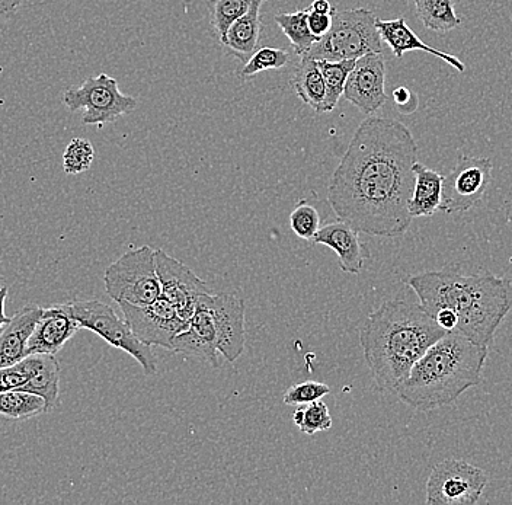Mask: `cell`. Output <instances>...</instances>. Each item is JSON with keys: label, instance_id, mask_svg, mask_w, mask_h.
<instances>
[{"label": "cell", "instance_id": "28", "mask_svg": "<svg viewBox=\"0 0 512 505\" xmlns=\"http://www.w3.org/2000/svg\"><path fill=\"white\" fill-rule=\"evenodd\" d=\"M252 0H211V25L222 43L229 28L251 8Z\"/></svg>", "mask_w": 512, "mask_h": 505}, {"label": "cell", "instance_id": "39", "mask_svg": "<svg viewBox=\"0 0 512 505\" xmlns=\"http://www.w3.org/2000/svg\"><path fill=\"white\" fill-rule=\"evenodd\" d=\"M24 0H0V15H9L15 12Z\"/></svg>", "mask_w": 512, "mask_h": 505}, {"label": "cell", "instance_id": "4", "mask_svg": "<svg viewBox=\"0 0 512 505\" xmlns=\"http://www.w3.org/2000/svg\"><path fill=\"white\" fill-rule=\"evenodd\" d=\"M488 354V345L448 332L416 361L411 375L395 393L400 401L418 411L446 407L479 385Z\"/></svg>", "mask_w": 512, "mask_h": 505}, {"label": "cell", "instance_id": "30", "mask_svg": "<svg viewBox=\"0 0 512 505\" xmlns=\"http://www.w3.org/2000/svg\"><path fill=\"white\" fill-rule=\"evenodd\" d=\"M43 364V354H32L12 366L0 369V392L21 389L37 375Z\"/></svg>", "mask_w": 512, "mask_h": 505}, {"label": "cell", "instance_id": "17", "mask_svg": "<svg viewBox=\"0 0 512 505\" xmlns=\"http://www.w3.org/2000/svg\"><path fill=\"white\" fill-rule=\"evenodd\" d=\"M310 244L331 248L338 255L339 267L348 274H360L370 258V251L361 241L360 232L344 220L320 228Z\"/></svg>", "mask_w": 512, "mask_h": 505}, {"label": "cell", "instance_id": "6", "mask_svg": "<svg viewBox=\"0 0 512 505\" xmlns=\"http://www.w3.org/2000/svg\"><path fill=\"white\" fill-rule=\"evenodd\" d=\"M155 249L133 248L105 270V292L115 303L147 306L162 296Z\"/></svg>", "mask_w": 512, "mask_h": 505}, {"label": "cell", "instance_id": "37", "mask_svg": "<svg viewBox=\"0 0 512 505\" xmlns=\"http://www.w3.org/2000/svg\"><path fill=\"white\" fill-rule=\"evenodd\" d=\"M6 297H8V287L0 286V334H2L3 328H5L12 319L5 313Z\"/></svg>", "mask_w": 512, "mask_h": 505}, {"label": "cell", "instance_id": "2", "mask_svg": "<svg viewBox=\"0 0 512 505\" xmlns=\"http://www.w3.org/2000/svg\"><path fill=\"white\" fill-rule=\"evenodd\" d=\"M448 332L421 305L390 300L367 316L360 344L380 391L395 392L416 361Z\"/></svg>", "mask_w": 512, "mask_h": 505}, {"label": "cell", "instance_id": "29", "mask_svg": "<svg viewBox=\"0 0 512 505\" xmlns=\"http://www.w3.org/2000/svg\"><path fill=\"white\" fill-rule=\"evenodd\" d=\"M293 423L303 434L315 436L320 431L331 430L334 420L328 405L320 399L296 409L293 414Z\"/></svg>", "mask_w": 512, "mask_h": 505}, {"label": "cell", "instance_id": "41", "mask_svg": "<svg viewBox=\"0 0 512 505\" xmlns=\"http://www.w3.org/2000/svg\"><path fill=\"white\" fill-rule=\"evenodd\" d=\"M262 2H267V0H262Z\"/></svg>", "mask_w": 512, "mask_h": 505}, {"label": "cell", "instance_id": "13", "mask_svg": "<svg viewBox=\"0 0 512 505\" xmlns=\"http://www.w3.org/2000/svg\"><path fill=\"white\" fill-rule=\"evenodd\" d=\"M204 300L216 326L217 350L224 359L235 363L245 351V302L230 293H207Z\"/></svg>", "mask_w": 512, "mask_h": 505}, {"label": "cell", "instance_id": "16", "mask_svg": "<svg viewBox=\"0 0 512 505\" xmlns=\"http://www.w3.org/2000/svg\"><path fill=\"white\" fill-rule=\"evenodd\" d=\"M80 329L82 328L72 315L69 303L44 308L43 315L35 325L34 332L28 341L27 356L32 354L56 356Z\"/></svg>", "mask_w": 512, "mask_h": 505}, {"label": "cell", "instance_id": "11", "mask_svg": "<svg viewBox=\"0 0 512 505\" xmlns=\"http://www.w3.org/2000/svg\"><path fill=\"white\" fill-rule=\"evenodd\" d=\"M492 180V162L488 158L463 156L443 180L440 210L447 214L469 212L478 206Z\"/></svg>", "mask_w": 512, "mask_h": 505}, {"label": "cell", "instance_id": "40", "mask_svg": "<svg viewBox=\"0 0 512 505\" xmlns=\"http://www.w3.org/2000/svg\"><path fill=\"white\" fill-rule=\"evenodd\" d=\"M0 283H2V277H0Z\"/></svg>", "mask_w": 512, "mask_h": 505}, {"label": "cell", "instance_id": "19", "mask_svg": "<svg viewBox=\"0 0 512 505\" xmlns=\"http://www.w3.org/2000/svg\"><path fill=\"white\" fill-rule=\"evenodd\" d=\"M376 27L379 30L380 37L387 46L392 49L393 54L396 57H402L403 54L409 53V51H425V53L432 54V56L440 57L447 65L456 69L457 72L463 73L466 70V66L462 63V60L457 59L453 54L444 53L434 49V47L425 44L421 38L416 37L414 31L408 27L405 18L400 17L396 19H390V21H384V19H376Z\"/></svg>", "mask_w": 512, "mask_h": 505}, {"label": "cell", "instance_id": "35", "mask_svg": "<svg viewBox=\"0 0 512 505\" xmlns=\"http://www.w3.org/2000/svg\"><path fill=\"white\" fill-rule=\"evenodd\" d=\"M335 14V12H334ZM334 14H316V12H309V30L310 33L315 35L318 40L329 33L331 30L332 22H334Z\"/></svg>", "mask_w": 512, "mask_h": 505}, {"label": "cell", "instance_id": "31", "mask_svg": "<svg viewBox=\"0 0 512 505\" xmlns=\"http://www.w3.org/2000/svg\"><path fill=\"white\" fill-rule=\"evenodd\" d=\"M288 62H290V54H288L287 50L261 47V49L256 50L252 54L251 59L239 70V78L252 79L258 73L281 69Z\"/></svg>", "mask_w": 512, "mask_h": 505}, {"label": "cell", "instance_id": "18", "mask_svg": "<svg viewBox=\"0 0 512 505\" xmlns=\"http://www.w3.org/2000/svg\"><path fill=\"white\" fill-rule=\"evenodd\" d=\"M43 309L37 305L24 306L3 328L0 334V369L12 366L27 357L28 341L43 315Z\"/></svg>", "mask_w": 512, "mask_h": 505}, {"label": "cell", "instance_id": "33", "mask_svg": "<svg viewBox=\"0 0 512 505\" xmlns=\"http://www.w3.org/2000/svg\"><path fill=\"white\" fill-rule=\"evenodd\" d=\"M290 228L303 241L312 242L320 229V216L312 204L302 201L290 214Z\"/></svg>", "mask_w": 512, "mask_h": 505}, {"label": "cell", "instance_id": "25", "mask_svg": "<svg viewBox=\"0 0 512 505\" xmlns=\"http://www.w3.org/2000/svg\"><path fill=\"white\" fill-rule=\"evenodd\" d=\"M416 15L428 30L435 33H448L462 24L456 14L453 0H415Z\"/></svg>", "mask_w": 512, "mask_h": 505}, {"label": "cell", "instance_id": "26", "mask_svg": "<svg viewBox=\"0 0 512 505\" xmlns=\"http://www.w3.org/2000/svg\"><path fill=\"white\" fill-rule=\"evenodd\" d=\"M357 60H342V62H329L318 60L323 81H325L326 95L320 113H332L338 105L339 99L344 97L345 83Z\"/></svg>", "mask_w": 512, "mask_h": 505}, {"label": "cell", "instance_id": "15", "mask_svg": "<svg viewBox=\"0 0 512 505\" xmlns=\"http://www.w3.org/2000/svg\"><path fill=\"white\" fill-rule=\"evenodd\" d=\"M204 296L198 302L197 309L184 331L176 335L171 353L184 354V356L206 361L213 367H219L216 326Z\"/></svg>", "mask_w": 512, "mask_h": 505}, {"label": "cell", "instance_id": "8", "mask_svg": "<svg viewBox=\"0 0 512 505\" xmlns=\"http://www.w3.org/2000/svg\"><path fill=\"white\" fill-rule=\"evenodd\" d=\"M63 102L72 113L82 111L86 126H104L114 123L121 115L136 110V98L124 95L118 82L107 73L86 79L79 86H70L63 95Z\"/></svg>", "mask_w": 512, "mask_h": 505}, {"label": "cell", "instance_id": "22", "mask_svg": "<svg viewBox=\"0 0 512 505\" xmlns=\"http://www.w3.org/2000/svg\"><path fill=\"white\" fill-rule=\"evenodd\" d=\"M291 88L304 104L320 113L325 101L326 86L318 60L300 57V63L291 75Z\"/></svg>", "mask_w": 512, "mask_h": 505}, {"label": "cell", "instance_id": "12", "mask_svg": "<svg viewBox=\"0 0 512 505\" xmlns=\"http://www.w3.org/2000/svg\"><path fill=\"white\" fill-rule=\"evenodd\" d=\"M155 257L162 296L175 306L185 321H190L201 297L210 293L207 284L191 268L163 249H156Z\"/></svg>", "mask_w": 512, "mask_h": 505}, {"label": "cell", "instance_id": "7", "mask_svg": "<svg viewBox=\"0 0 512 505\" xmlns=\"http://www.w3.org/2000/svg\"><path fill=\"white\" fill-rule=\"evenodd\" d=\"M69 308L80 328L89 329L111 347L133 357L142 366L144 375L155 376L158 373V360L152 347L143 344L133 334L126 319H121L110 305L99 300H76L69 303Z\"/></svg>", "mask_w": 512, "mask_h": 505}, {"label": "cell", "instance_id": "36", "mask_svg": "<svg viewBox=\"0 0 512 505\" xmlns=\"http://www.w3.org/2000/svg\"><path fill=\"white\" fill-rule=\"evenodd\" d=\"M393 99H395V104L398 105L399 108H402L400 111H408L406 108H409L411 101H416L412 92L409 91L408 88H405V86H400V88L393 91Z\"/></svg>", "mask_w": 512, "mask_h": 505}, {"label": "cell", "instance_id": "21", "mask_svg": "<svg viewBox=\"0 0 512 505\" xmlns=\"http://www.w3.org/2000/svg\"><path fill=\"white\" fill-rule=\"evenodd\" d=\"M414 174L415 187L409 200V213L412 217L434 216L443 201L444 177L421 162H415Z\"/></svg>", "mask_w": 512, "mask_h": 505}, {"label": "cell", "instance_id": "5", "mask_svg": "<svg viewBox=\"0 0 512 505\" xmlns=\"http://www.w3.org/2000/svg\"><path fill=\"white\" fill-rule=\"evenodd\" d=\"M376 15L368 9L335 11L331 30L316 41L302 57L315 60H357L370 53H382L383 44L376 27Z\"/></svg>", "mask_w": 512, "mask_h": 505}, {"label": "cell", "instance_id": "3", "mask_svg": "<svg viewBox=\"0 0 512 505\" xmlns=\"http://www.w3.org/2000/svg\"><path fill=\"white\" fill-rule=\"evenodd\" d=\"M430 315L448 309L456 315V334L480 345L494 341L499 325L512 309V284L505 278L456 271H425L406 280Z\"/></svg>", "mask_w": 512, "mask_h": 505}, {"label": "cell", "instance_id": "1", "mask_svg": "<svg viewBox=\"0 0 512 505\" xmlns=\"http://www.w3.org/2000/svg\"><path fill=\"white\" fill-rule=\"evenodd\" d=\"M416 156L418 146L405 124L393 118L364 120L329 184L328 201L338 219L379 238L408 232Z\"/></svg>", "mask_w": 512, "mask_h": 505}, {"label": "cell", "instance_id": "10", "mask_svg": "<svg viewBox=\"0 0 512 505\" xmlns=\"http://www.w3.org/2000/svg\"><path fill=\"white\" fill-rule=\"evenodd\" d=\"M124 313V319L133 334L150 347H162L172 351L176 335L184 331L188 322L179 315L175 306L160 296L147 306H134L130 303H118Z\"/></svg>", "mask_w": 512, "mask_h": 505}, {"label": "cell", "instance_id": "24", "mask_svg": "<svg viewBox=\"0 0 512 505\" xmlns=\"http://www.w3.org/2000/svg\"><path fill=\"white\" fill-rule=\"evenodd\" d=\"M48 412L43 396L27 391L0 392V417L8 420H30Z\"/></svg>", "mask_w": 512, "mask_h": 505}, {"label": "cell", "instance_id": "34", "mask_svg": "<svg viewBox=\"0 0 512 505\" xmlns=\"http://www.w3.org/2000/svg\"><path fill=\"white\" fill-rule=\"evenodd\" d=\"M331 393V388L325 383L315 382V380H307V382L299 383V385L291 386L284 393V404L290 407H302V405L312 404V402L320 401L326 395Z\"/></svg>", "mask_w": 512, "mask_h": 505}, {"label": "cell", "instance_id": "20", "mask_svg": "<svg viewBox=\"0 0 512 505\" xmlns=\"http://www.w3.org/2000/svg\"><path fill=\"white\" fill-rule=\"evenodd\" d=\"M264 3L262 0H252L249 11L229 28L222 41L227 53L235 56L243 65L258 50L262 30L261 8Z\"/></svg>", "mask_w": 512, "mask_h": 505}, {"label": "cell", "instance_id": "9", "mask_svg": "<svg viewBox=\"0 0 512 505\" xmlns=\"http://www.w3.org/2000/svg\"><path fill=\"white\" fill-rule=\"evenodd\" d=\"M482 469L460 459H447L432 468L427 482V505H473L488 485Z\"/></svg>", "mask_w": 512, "mask_h": 505}, {"label": "cell", "instance_id": "14", "mask_svg": "<svg viewBox=\"0 0 512 505\" xmlns=\"http://www.w3.org/2000/svg\"><path fill=\"white\" fill-rule=\"evenodd\" d=\"M386 62L382 53H370L355 62L345 83L344 98L361 113L371 115L387 101Z\"/></svg>", "mask_w": 512, "mask_h": 505}, {"label": "cell", "instance_id": "32", "mask_svg": "<svg viewBox=\"0 0 512 505\" xmlns=\"http://www.w3.org/2000/svg\"><path fill=\"white\" fill-rule=\"evenodd\" d=\"M95 159V149L86 139L70 140L63 153V171L67 175H78L89 171Z\"/></svg>", "mask_w": 512, "mask_h": 505}, {"label": "cell", "instance_id": "38", "mask_svg": "<svg viewBox=\"0 0 512 505\" xmlns=\"http://www.w3.org/2000/svg\"><path fill=\"white\" fill-rule=\"evenodd\" d=\"M310 11L316 12V14H334L336 9L329 0H313Z\"/></svg>", "mask_w": 512, "mask_h": 505}, {"label": "cell", "instance_id": "23", "mask_svg": "<svg viewBox=\"0 0 512 505\" xmlns=\"http://www.w3.org/2000/svg\"><path fill=\"white\" fill-rule=\"evenodd\" d=\"M60 376H62V369H60V363L56 356L43 354V364H41L37 375L32 377L30 382L22 386L19 391L37 393V395L43 396L47 402L48 412H50L51 409L59 407Z\"/></svg>", "mask_w": 512, "mask_h": 505}, {"label": "cell", "instance_id": "27", "mask_svg": "<svg viewBox=\"0 0 512 505\" xmlns=\"http://www.w3.org/2000/svg\"><path fill=\"white\" fill-rule=\"evenodd\" d=\"M309 8L302 9V11L290 12V14H278L275 15L274 21L278 27L281 28L284 35L290 40L291 46H293L294 53L297 56H304L310 47L319 41L309 30Z\"/></svg>", "mask_w": 512, "mask_h": 505}]
</instances>
